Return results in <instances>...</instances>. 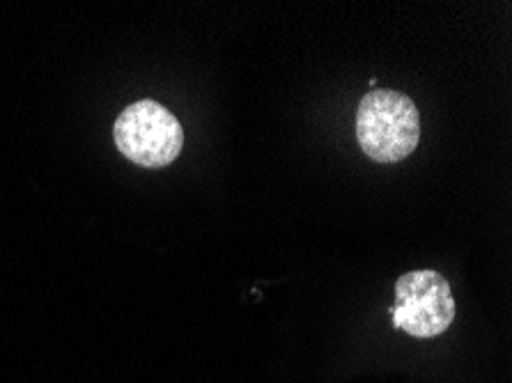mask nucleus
<instances>
[{
    "mask_svg": "<svg viewBox=\"0 0 512 383\" xmlns=\"http://www.w3.org/2000/svg\"><path fill=\"white\" fill-rule=\"evenodd\" d=\"M356 138L372 161L398 163L418 147L421 113L402 92L372 90L356 111Z\"/></svg>",
    "mask_w": 512,
    "mask_h": 383,
    "instance_id": "1",
    "label": "nucleus"
},
{
    "mask_svg": "<svg viewBox=\"0 0 512 383\" xmlns=\"http://www.w3.org/2000/svg\"><path fill=\"white\" fill-rule=\"evenodd\" d=\"M115 145L131 163L164 168L182 154L184 129L177 117L154 99L124 108L113 127Z\"/></svg>",
    "mask_w": 512,
    "mask_h": 383,
    "instance_id": "2",
    "label": "nucleus"
},
{
    "mask_svg": "<svg viewBox=\"0 0 512 383\" xmlns=\"http://www.w3.org/2000/svg\"><path fill=\"white\" fill-rule=\"evenodd\" d=\"M393 324L411 338H437L453 324L455 299L437 271H411L395 283Z\"/></svg>",
    "mask_w": 512,
    "mask_h": 383,
    "instance_id": "3",
    "label": "nucleus"
}]
</instances>
